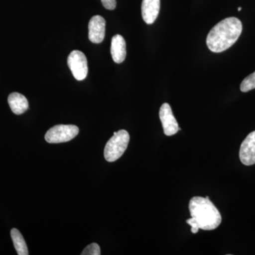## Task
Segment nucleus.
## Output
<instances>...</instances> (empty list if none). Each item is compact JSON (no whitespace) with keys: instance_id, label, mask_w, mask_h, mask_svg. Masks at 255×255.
Wrapping results in <instances>:
<instances>
[{"instance_id":"nucleus-1","label":"nucleus","mask_w":255,"mask_h":255,"mask_svg":"<svg viewBox=\"0 0 255 255\" xmlns=\"http://www.w3.org/2000/svg\"><path fill=\"white\" fill-rule=\"evenodd\" d=\"M243 31L241 20L236 17L225 18L210 31L206 38L208 48L214 53H221L238 41Z\"/></svg>"},{"instance_id":"nucleus-2","label":"nucleus","mask_w":255,"mask_h":255,"mask_svg":"<svg viewBox=\"0 0 255 255\" xmlns=\"http://www.w3.org/2000/svg\"><path fill=\"white\" fill-rule=\"evenodd\" d=\"M189 209L191 217L195 220L199 228L204 231L216 229L222 221L219 210L209 200V196H194L189 201Z\"/></svg>"},{"instance_id":"nucleus-3","label":"nucleus","mask_w":255,"mask_h":255,"mask_svg":"<svg viewBox=\"0 0 255 255\" xmlns=\"http://www.w3.org/2000/svg\"><path fill=\"white\" fill-rule=\"evenodd\" d=\"M130 135L126 130L115 132L105 146V157L107 162H115L120 158L127 149Z\"/></svg>"},{"instance_id":"nucleus-4","label":"nucleus","mask_w":255,"mask_h":255,"mask_svg":"<svg viewBox=\"0 0 255 255\" xmlns=\"http://www.w3.org/2000/svg\"><path fill=\"white\" fill-rule=\"evenodd\" d=\"M79 133V128L75 125H57L47 131L45 139L49 143H61L70 141Z\"/></svg>"},{"instance_id":"nucleus-5","label":"nucleus","mask_w":255,"mask_h":255,"mask_svg":"<svg viewBox=\"0 0 255 255\" xmlns=\"http://www.w3.org/2000/svg\"><path fill=\"white\" fill-rule=\"evenodd\" d=\"M68 65L74 78L78 81H82L87 78L88 65L86 56L81 51L73 50L69 55Z\"/></svg>"},{"instance_id":"nucleus-6","label":"nucleus","mask_w":255,"mask_h":255,"mask_svg":"<svg viewBox=\"0 0 255 255\" xmlns=\"http://www.w3.org/2000/svg\"><path fill=\"white\" fill-rule=\"evenodd\" d=\"M159 114V119L163 127L164 132L166 135L171 136L179 131V125L169 104L164 103L161 106Z\"/></svg>"},{"instance_id":"nucleus-7","label":"nucleus","mask_w":255,"mask_h":255,"mask_svg":"<svg viewBox=\"0 0 255 255\" xmlns=\"http://www.w3.org/2000/svg\"><path fill=\"white\" fill-rule=\"evenodd\" d=\"M239 155L242 163L245 165L255 164V130L251 132L242 143Z\"/></svg>"},{"instance_id":"nucleus-8","label":"nucleus","mask_w":255,"mask_h":255,"mask_svg":"<svg viewBox=\"0 0 255 255\" xmlns=\"http://www.w3.org/2000/svg\"><path fill=\"white\" fill-rule=\"evenodd\" d=\"M89 39L94 43H100L105 39L106 21L102 16H93L89 22Z\"/></svg>"},{"instance_id":"nucleus-9","label":"nucleus","mask_w":255,"mask_h":255,"mask_svg":"<svg viewBox=\"0 0 255 255\" xmlns=\"http://www.w3.org/2000/svg\"><path fill=\"white\" fill-rule=\"evenodd\" d=\"M160 9V0H142V16L147 24L155 22Z\"/></svg>"},{"instance_id":"nucleus-10","label":"nucleus","mask_w":255,"mask_h":255,"mask_svg":"<svg viewBox=\"0 0 255 255\" xmlns=\"http://www.w3.org/2000/svg\"><path fill=\"white\" fill-rule=\"evenodd\" d=\"M111 54L116 63H122L125 60L127 56V44L123 36L116 35L112 38Z\"/></svg>"},{"instance_id":"nucleus-11","label":"nucleus","mask_w":255,"mask_h":255,"mask_svg":"<svg viewBox=\"0 0 255 255\" xmlns=\"http://www.w3.org/2000/svg\"><path fill=\"white\" fill-rule=\"evenodd\" d=\"M8 103L13 113L21 115L28 110V102L27 99L21 94L13 92L8 97Z\"/></svg>"},{"instance_id":"nucleus-12","label":"nucleus","mask_w":255,"mask_h":255,"mask_svg":"<svg viewBox=\"0 0 255 255\" xmlns=\"http://www.w3.org/2000/svg\"><path fill=\"white\" fill-rule=\"evenodd\" d=\"M11 237L17 254L18 255H28L27 246H26V242L23 239L21 233L16 228H13L11 231Z\"/></svg>"},{"instance_id":"nucleus-13","label":"nucleus","mask_w":255,"mask_h":255,"mask_svg":"<svg viewBox=\"0 0 255 255\" xmlns=\"http://www.w3.org/2000/svg\"><path fill=\"white\" fill-rule=\"evenodd\" d=\"M254 89H255V72L245 78L241 85V90L243 92H248Z\"/></svg>"},{"instance_id":"nucleus-14","label":"nucleus","mask_w":255,"mask_h":255,"mask_svg":"<svg viewBox=\"0 0 255 255\" xmlns=\"http://www.w3.org/2000/svg\"><path fill=\"white\" fill-rule=\"evenodd\" d=\"M82 255H100L101 251L100 247L97 243H92L89 245L85 248L82 253Z\"/></svg>"},{"instance_id":"nucleus-15","label":"nucleus","mask_w":255,"mask_h":255,"mask_svg":"<svg viewBox=\"0 0 255 255\" xmlns=\"http://www.w3.org/2000/svg\"><path fill=\"white\" fill-rule=\"evenodd\" d=\"M106 9L114 10L117 6V0H101Z\"/></svg>"},{"instance_id":"nucleus-16","label":"nucleus","mask_w":255,"mask_h":255,"mask_svg":"<svg viewBox=\"0 0 255 255\" xmlns=\"http://www.w3.org/2000/svg\"><path fill=\"white\" fill-rule=\"evenodd\" d=\"M186 222H187V224H189V226H191V233H194V234H196V233L199 232V229H200V228H199L197 223L196 222V221L194 220V218L191 217V219L187 220Z\"/></svg>"},{"instance_id":"nucleus-17","label":"nucleus","mask_w":255,"mask_h":255,"mask_svg":"<svg viewBox=\"0 0 255 255\" xmlns=\"http://www.w3.org/2000/svg\"><path fill=\"white\" fill-rule=\"evenodd\" d=\"M241 9H242V8H241V7H239V8H238V11H241Z\"/></svg>"}]
</instances>
